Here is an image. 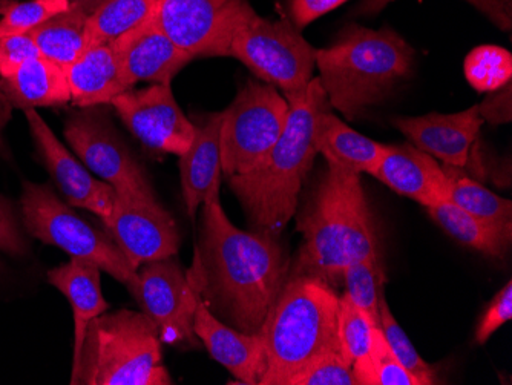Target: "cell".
Masks as SVG:
<instances>
[{"mask_svg": "<svg viewBox=\"0 0 512 385\" xmlns=\"http://www.w3.org/2000/svg\"><path fill=\"white\" fill-rule=\"evenodd\" d=\"M189 277L218 320L243 333H260L290 274L278 238L230 223L220 195L206 198Z\"/></svg>", "mask_w": 512, "mask_h": 385, "instance_id": "obj_1", "label": "cell"}, {"mask_svg": "<svg viewBox=\"0 0 512 385\" xmlns=\"http://www.w3.org/2000/svg\"><path fill=\"white\" fill-rule=\"evenodd\" d=\"M286 99L289 117L278 142L255 168L229 178L253 231L275 238L298 208L299 192L318 154L313 143L316 120L330 106L318 77Z\"/></svg>", "mask_w": 512, "mask_h": 385, "instance_id": "obj_2", "label": "cell"}, {"mask_svg": "<svg viewBox=\"0 0 512 385\" xmlns=\"http://www.w3.org/2000/svg\"><path fill=\"white\" fill-rule=\"evenodd\" d=\"M296 221L304 241L289 275H312L335 287L348 263L379 255L361 174L329 163Z\"/></svg>", "mask_w": 512, "mask_h": 385, "instance_id": "obj_3", "label": "cell"}, {"mask_svg": "<svg viewBox=\"0 0 512 385\" xmlns=\"http://www.w3.org/2000/svg\"><path fill=\"white\" fill-rule=\"evenodd\" d=\"M416 53L391 28L348 25L332 45L316 50L319 82L327 102L348 119L378 105L411 77Z\"/></svg>", "mask_w": 512, "mask_h": 385, "instance_id": "obj_4", "label": "cell"}, {"mask_svg": "<svg viewBox=\"0 0 512 385\" xmlns=\"http://www.w3.org/2000/svg\"><path fill=\"white\" fill-rule=\"evenodd\" d=\"M338 301L327 281L289 275L260 330L264 339L260 385H289L316 359L342 353Z\"/></svg>", "mask_w": 512, "mask_h": 385, "instance_id": "obj_5", "label": "cell"}, {"mask_svg": "<svg viewBox=\"0 0 512 385\" xmlns=\"http://www.w3.org/2000/svg\"><path fill=\"white\" fill-rule=\"evenodd\" d=\"M160 332L146 313L122 309L89 323L73 385H171Z\"/></svg>", "mask_w": 512, "mask_h": 385, "instance_id": "obj_6", "label": "cell"}, {"mask_svg": "<svg viewBox=\"0 0 512 385\" xmlns=\"http://www.w3.org/2000/svg\"><path fill=\"white\" fill-rule=\"evenodd\" d=\"M20 206L23 229L30 237L59 247L71 258L96 264L126 289L137 283L138 270L131 266L106 229L83 220L50 186L25 181Z\"/></svg>", "mask_w": 512, "mask_h": 385, "instance_id": "obj_7", "label": "cell"}, {"mask_svg": "<svg viewBox=\"0 0 512 385\" xmlns=\"http://www.w3.org/2000/svg\"><path fill=\"white\" fill-rule=\"evenodd\" d=\"M226 56L241 60L264 83L287 96L301 93L313 79L316 50L287 20L264 19L250 8L230 37Z\"/></svg>", "mask_w": 512, "mask_h": 385, "instance_id": "obj_8", "label": "cell"}, {"mask_svg": "<svg viewBox=\"0 0 512 385\" xmlns=\"http://www.w3.org/2000/svg\"><path fill=\"white\" fill-rule=\"evenodd\" d=\"M289 102L269 83L249 80L221 112V172L246 174L266 157L286 128Z\"/></svg>", "mask_w": 512, "mask_h": 385, "instance_id": "obj_9", "label": "cell"}, {"mask_svg": "<svg viewBox=\"0 0 512 385\" xmlns=\"http://www.w3.org/2000/svg\"><path fill=\"white\" fill-rule=\"evenodd\" d=\"M65 139L83 165L111 185L117 195L157 200L145 169L137 162L102 106H89L74 112L66 120Z\"/></svg>", "mask_w": 512, "mask_h": 385, "instance_id": "obj_10", "label": "cell"}, {"mask_svg": "<svg viewBox=\"0 0 512 385\" xmlns=\"http://www.w3.org/2000/svg\"><path fill=\"white\" fill-rule=\"evenodd\" d=\"M172 258L143 264L137 283L128 290L142 312L157 324L163 343L195 346L194 318L200 292Z\"/></svg>", "mask_w": 512, "mask_h": 385, "instance_id": "obj_11", "label": "cell"}, {"mask_svg": "<svg viewBox=\"0 0 512 385\" xmlns=\"http://www.w3.org/2000/svg\"><path fill=\"white\" fill-rule=\"evenodd\" d=\"M250 8L247 0H158L155 22L192 59L226 56Z\"/></svg>", "mask_w": 512, "mask_h": 385, "instance_id": "obj_12", "label": "cell"}, {"mask_svg": "<svg viewBox=\"0 0 512 385\" xmlns=\"http://www.w3.org/2000/svg\"><path fill=\"white\" fill-rule=\"evenodd\" d=\"M109 105L145 148L180 157L194 142L197 126L175 102L171 85L154 83L140 91L129 89Z\"/></svg>", "mask_w": 512, "mask_h": 385, "instance_id": "obj_13", "label": "cell"}, {"mask_svg": "<svg viewBox=\"0 0 512 385\" xmlns=\"http://www.w3.org/2000/svg\"><path fill=\"white\" fill-rule=\"evenodd\" d=\"M100 221L135 270L177 255V224L158 200L117 195L111 215Z\"/></svg>", "mask_w": 512, "mask_h": 385, "instance_id": "obj_14", "label": "cell"}, {"mask_svg": "<svg viewBox=\"0 0 512 385\" xmlns=\"http://www.w3.org/2000/svg\"><path fill=\"white\" fill-rule=\"evenodd\" d=\"M31 135L43 165L50 172L63 201L71 208L85 209L105 220L114 209L117 192L111 185L94 177L69 149L60 143L36 109H25Z\"/></svg>", "mask_w": 512, "mask_h": 385, "instance_id": "obj_15", "label": "cell"}, {"mask_svg": "<svg viewBox=\"0 0 512 385\" xmlns=\"http://www.w3.org/2000/svg\"><path fill=\"white\" fill-rule=\"evenodd\" d=\"M393 125L410 140L411 145L444 162L450 168H465L471 148L479 137L483 119L479 106L454 114L430 112L422 117H398Z\"/></svg>", "mask_w": 512, "mask_h": 385, "instance_id": "obj_16", "label": "cell"}, {"mask_svg": "<svg viewBox=\"0 0 512 385\" xmlns=\"http://www.w3.org/2000/svg\"><path fill=\"white\" fill-rule=\"evenodd\" d=\"M112 43L129 89L138 82L171 85L172 79L192 60L166 36L155 19Z\"/></svg>", "mask_w": 512, "mask_h": 385, "instance_id": "obj_17", "label": "cell"}, {"mask_svg": "<svg viewBox=\"0 0 512 385\" xmlns=\"http://www.w3.org/2000/svg\"><path fill=\"white\" fill-rule=\"evenodd\" d=\"M373 177L424 208L448 201L450 178L436 158L411 143L387 145Z\"/></svg>", "mask_w": 512, "mask_h": 385, "instance_id": "obj_18", "label": "cell"}, {"mask_svg": "<svg viewBox=\"0 0 512 385\" xmlns=\"http://www.w3.org/2000/svg\"><path fill=\"white\" fill-rule=\"evenodd\" d=\"M194 333L207 352L241 384L260 385L264 373V339L260 333H243L223 321L198 301Z\"/></svg>", "mask_w": 512, "mask_h": 385, "instance_id": "obj_19", "label": "cell"}, {"mask_svg": "<svg viewBox=\"0 0 512 385\" xmlns=\"http://www.w3.org/2000/svg\"><path fill=\"white\" fill-rule=\"evenodd\" d=\"M221 112L212 114L201 128L197 126L191 148L180 155L181 189L184 205L189 217L195 221L197 211L206 198L220 195L221 152H220Z\"/></svg>", "mask_w": 512, "mask_h": 385, "instance_id": "obj_20", "label": "cell"}, {"mask_svg": "<svg viewBox=\"0 0 512 385\" xmlns=\"http://www.w3.org/2000/svg\"><path fill=\"white\" fill-rule=\"evenodd\" d=\"M71 102L79 108L109 105L129 91L114 43L89 47L73 65L65 68Z\"/></svg>", "mask_w": 512, "mask_h": 385, "instance_id": "obj_21", "label": "cell"}, {"mask_svg": "<svg viewBox=\"0 0 512 385\" xmlns=\"http://www.w3.org/2000/svg\"><path fill=\"white\" fill-rule=\"evenodd\" d=\"M48 280L65 295L73 307L74 349L73 366L79 361L86 330L97 316L111 309L102 292V269L89 261L71 258L48 272Z\"/></svg>", "mask_w": 512, "mask_h": 385, "instance_id": "obj_22", "label": "cell"}, {"mask_svg": "<svg viewBox=\"0 0 512 385\" xmlns=\"http://www.w3.org/2000/svg\"><path fill=\"white\" fill-rule=\"evenodd\" d=\"M313 143L327 163L356 174L375 175L387 149V145L368 139L345 125L329 108L319 112Z\"/></svg>", "mask_w": 512, "mask_h": 385, "instance_id": "obj_23", "label": "cell"}, {"mask_svg": "<svg viewBox=\"0 0 512 385\" xmlns=\"http://www.w3.org/2000/svg\"><path fill=\"white\" fill-rule=\"evenodd\" d=\"M0 89L13 108L23 111L71 102L65 70L45 57L28 60L10 77L0 79Z\"/></svg>", "mask_w": 512, "mask_h": 385, "instance_id": "obj_24", "label": "cell"}, {"mask_svg": "<svg viewBox=\"0 0 512 385\" xmlns=\"http://www.w3.org/2000/svg\"><path fill=\"white\" fill-rule=\"evenodd\" d=\"M89 14L71 7L31 30V39L45 59L62 66L73 65L88 50Z\"/></svg>", "mask_w": 512, "mask_h": 385, "instance_id": "obj_25", "label": "cell"}, {"mask_svg": "<svg viewBox=\"0 0 512 385\" xmlns=\"http://www.w3.org/2000/svg\"><path fill=\"white\" fill-rule=\"evenodd\" d=\"M427 211L451 238L488 257H505L511 246L512 234L468 214L450 201H442L439 205L427 208Z\"/></svg>", "mask_w": 512, "mask_h": 385, "instance_id": "obj_26", "label": "cell"}, {"mask_svg": "<svg viewBox=\"0 0 512 385\" xmlns=\"http://www.w3.org/2000/svg\"><path fill=\"white\" fill-rule=\"evenodd\" d=\"M158 0H105L88 19V48L114 42L155 19Z\"/></svg>", "mask_w": 512, "mask_h": 385, "instance_id": "obj_27", "label": "cell"}, {"mask_svg": "<svg viewBox=\"0 0 512 385\" xmlns=\"http://www.w3.org/2000/svg\"><path fill=\"white\" fill-rule=\"evenodd\" d=\"M448 201L468 214L493 224L496 228L512 234V203L506 198L486 189L479 181L471 180L467 175L450 174Z\"/></svg>", "mask_w": 512, "mask_h": 385, "instance_id": "obj_28", "label": "cell"}, {"mask_svg": "<svg viewBox=\"0 0 512 385\" xmlns=\"http://www.w3.org/2000/svg\"><path fill=\"white\" fill-rule=\"evenodd\" d=\"M385 278L381 257L362 258L352 261L342 272V283L347 295L362 312L367 313L375 326H378V303L384 292Z\"/></svg>", "mask_w": 512, "mask_h": 385, "instance_id": "obj_29", "label": "cell"}, {"mask_svg": "<svg viewBox=\"0 0 512 385\" xmlns=\"http://www.w3.org/2000/svg\"><path fill=\"white\" fill-rule=\"evenodd\" d=\"M465 77L477 93H493L512 79V56L505 48L483 45L465 59Z\"/></svg>", "mask_w": 512, "mask_h": 385, "instance_id": "obj_30", "label": "cell"}, {"mask_svg": "<svg viewBox=\"0 0 512 385\" xmlns=\"http://www.w3.org/2000/svg\"><path fill=\"white\" fill-rule=\"evenodd\" d=\"M375 323L362 312L347 295L338 301V338L342 355L350 364L364 361L370 356L371 339Z\"/></svg>", "mask_w": 512, "mask_h": 385, "instance_id": "obj_31", "label": "cell"}, {"mask_svg": "<svg viewBox=\"0 0 512 385\" xmlns=\"http://www.w3.org/2000/svg\"><path fill=\"white\" fill-rule=\"evenodd\" d=\"M378 329L381 330L385 341H387L390 349L393 350L396 358L401 361L402 366H404L411 375L416 376L417 379H421L424 385L436 384L433 369H431L427 362L421 358V355L417 353L407 333L399 326L398 321H396L393 313H391L390 307H388L384 292L381 293L378 303Z\"/></svg>", "mask_w": 512, "mask_h": 385, "instance_id": "obj_32", "label": "cell"}, {"mask_svg": "<svg viewBox=\"0 0 512 385\" xmlns=\"http://www.w3.org/2000/svg\"><path fill=\"white\" fill-rule=\"evenodd\" d=\"M71 8L68 0H28L8 5L0 19V37L30 33L46 20Z\"/></svg>", "mask_w": 512, "mask_h": 385, "instance_id": "obj_33", "label": "cell"}, {"mask_svg": "<svg viewBox=\"0 0 512 385\" xmlns=\"http://www.w3.org/2000/svg\"><path fill=\"white\" fill-rule=\"evenodd\" d=\"M289 385H358V379L342 353H330L309 364Z\"/></svg>", "mask_w": 512, "mask_h": 385, "instance_id": "obj_34", "label": "cell"}, {"mask_svg": "<svg viewBox=\"0 0 512 385\" xmlns=\"http://www.w3.org/2000/svg\"><path fill=\"white\" fill-rule=\"evenodd\" d=\"M370 361L375 372L376 385H424L421 379L411 375L385 341L378 327L373 329Z\"/></svg>", "mask_w": 512, "mask_h": 385, "instance_id": "obj_35", "label": "cell"}, {"mask_svg": "<svg viewBox=\"0 0 512 385\" xmlns=\"http://www.w3.org/2000/svg\"><path fill=\"white\" fill-rule=\"evenodd\" d=\"M394 0H361V4L353 10L355 16H375ZM477 11L485 14L488 19L502 31L512 27V0H467Z\"/></svg>", "mask_w": 512, "mask_h": 385, "instance_id": "obj_36", "label": "cell"}, {"mask_svg": "<svg viewBox=\"0 0 512 385\" xmlns=\"http://www.w3.org/2000/svg\"><path fill=\"white\" fill-rule=\"evenodd\" d=\"M42 57L30 34L0 37V79L10 77L23 63Z\"/></svg>", "mask_w": 512, "mask_h": 385, "instance_id": "obj_37", "label": "cell"}, {"mask_svg": "<svg viewBox=\"0 0 512 385\" xmlns=\"http://www.w3.org/2000/svg\"><path fill=\"white\" fill-rule=\"evenodd\" d=\"M0 252L11 257H23L30 252V243L20 231L16 208L4 195H0Z\"/></svg>", "mask_w": 512, "mask_h": 385, "instance_id": "obj_38", "label": "cell"}, {"mask_svg": "<svg viewBox=\"0 0 512 385\" xmlns=\"http://www.w3.org/2000/svg\"><path fill=\"white\" fill-rule=\"evenodd\" d=\"M512 318V283L508 281L497 293L490 306L483 313L482 320L476 330V341L479 344H485L496 330H499L503 324L511 321Z\"/></svg>", "mask_w": 512, "mask_h": 385, "instance_id": "obj_39", "label": "cell"}, {"mask_svg": "<svg viewBox=\"0 0 512 385\" xmlns=\"http://www.w3.org/2000/svg\"><path fill=\"white\" fill-rule=\"evenodd\" d=\"M345 2L347 0H289L290 16L295 28L301 30Z\"/></svg>", "mask_w": 512, "mask_h": 385, "instance_id": "obj_40", "label": "cell"}, {"mask_svg": "<svg viewBox=\"0 0 512 385\" xmlns=\"http://www.w3.org/2000/svg\"><path fill=\"white\" fill-rule=\"evenodd\" d=\"M511 82L503 88L488 93V97L480 103L479 114L483 122H490L493 125H503V123L511 122Z\"/></svg>", "mask_w": 512, "mask_h": 385, "instance_id": "obj_41", "label": "cell"}, {"mask_svg": "<svg viewBox=\"0 0 512 385\" xmlns=\"http://www.w3.org/2000/svg\"><path fill=\"white\" fill-rule=\"evenodd\" d=\"M11 112H13V105L10 100L7 99L2 89H0V157L10 158V152H8L7 145L2 139V132H4L5 126L8 125L11 119Z\"/></svg>", "mask_w": 512, "mask_h": 385, "instance_id": "obj_42", "label": "cell"}, {"mask_svg": "<svg viewBox=\"0 0 512 385\" xmlns=\"http://www.w3.org/2000/svg\"><path fill=\"white\" fill-rule=\"evenodd\" d=\"M71 7L79 8V10L85 11L86 14L91 16L105 0H68Z\"/></svg>", "mask_w": 512, "mask_h": 385, "instance_id": "obj_43", "label": "cell"}]
</instances>
